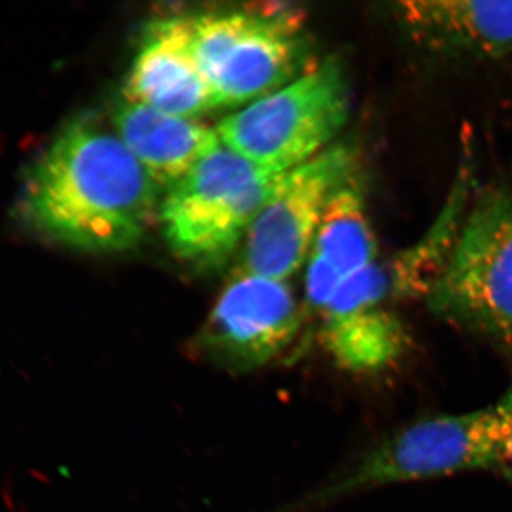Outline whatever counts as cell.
Wrapping results in <instances>:
<instances>
[{"label":"cell","mask_w":512,"mask_h":512,"mask_svg":"<svg viewBox=\"0 0 512 512\" xmlns=\"http://www.w3.org/2000/svg\"><path fill=\"white\" fill-rule=\"evenodd\" d=\"M424 299L443 322L512 352V185H493L471 202Z\"/></svg>","instance_id":"cell-3"},{"label":"cell","mask_w":512,"mask_h":512,"mask_svg":"<svg viewBox=\"0 0 512 512\" xmlns=\"http://www.w3.org/2000/svg\"><path fill=\"white\" fill-rule=\"evenodd\" d=\"M389 8L407 40L431 55L491 60L512 52V0H407Z\"/></svg>","instance_id":"cell-11"},{"label":"cell","mask_w":512,"mask_h":512,"mask_svg":"<svg viewBox=\"0 0 512 512\" xmlns=\"http://www.w3.org/2000/svg\"><path fill=\"white\" fill-rule=\"evenodd\" d=\"M111 119L121 143L160 188H170L222 146L217 128L124 97Z\"/></svg>","instance_id":"cell-12"},{"label":"cell","mask_w":512,"mask_h":512,"mask_svg":"<svg viewBox=\"0 0 512 512\" xmlns=\"http://www.w3.org/2000/svg\"><path fill=\"white\" fill-rule=\"evenodd\" d=\"M303 311L286 281L238 271L191 342L195 359L229 372L274 365L295 348Z\"/></svg>","instance_id":"cell-8"},{"label":"cell","mask_w":512,"mask_h":512,"mask_svg":"<svg viewBox=\"0 0 512 512\" xmlns=\"http://www.w3.org/2000/svg\"><path fill=\"white\" fill-rule=\"evenodd\" d=\"M194 52L218 109L247 106L315 66L306 13L286 3L190 15Z\"/></svg>","instance_id":"cell-2"},{"label":"cell","mask_w":512,"mask_h":512,"mask_svg":"<svg viewBox=\"0 0 512 512\" xmlns=\"http://www.w3.org/2000/svg\"><path fill=\"white\" fill-rule=\"evenodd\" d=\"M494 407L497 414L494 471L512 484V384Z\"/></svg>","instance_id":"cell-15"},{"label":"cell","mask_w":512,"mask_h":512,"mask_svg":"<svg viewBox=\"0 0 512 512\" xmlns=\"http://www.w3.org/2000/svg\"><path fill=\"white\" fill-rule=\"evenodd\" d=\"M387 269L379 264L350 276L322 313L319 339L336 365L355 373L379 372L409 348V333L389 308Z\"/></svg>","instance_id":"cell-9"},{"label":"cell","mask_w":512,"mask_h":512,"mask_svg":"<svg viewBox=\"0 0 512 512\" xmlns=\"http://www.w3.org/2000/svg\"><path fill=\"white\" fill-rule=\"evenodd\" d=\"M282 174L249 163L222 144L161 198L158 221L173 254L200 268L227 261Z\"/></svg>","instance_id":"cell-5"},{"label":"cell","mask_w":512,"mask_h":512,"mask_svg":"<svg viewBox=\"0 0 512 512\" xmlns=\"http://www.w3.org/2000/svg\"><path fill=\"white\" fill-rule=\"evenodd\" d=\"M357 150L335 143L279 178L244 239L239 271L286 281L308 262L333 191L357 170Z\"/></svg>","instance_id":"cell-7"},{"label":"cell","mask_w":512,"mask_h":512,"mask_svg":"<svg viewBox=\"0 0 512 512\" xmlns=\"http://www.w3.org/2000/svg\"><path fill=\"white\" fill-rule=\"evenodd\" d=\"M497 414L494 404L470 413L416 421L367 451L355 466L309 497V504L403 481L470 470L494 471Z\"/></svg>","instance_id":"cell-6"},{"label":"cell","mask_w":512,"mask_h":512,"mask_svg":"<svg viewBox=\"0 0 512 512\" xmlns=\"http://www.w3.org/2000/svg\"><path fill=\"white\" fill-rule=\"evenodd\" d=\"M343 282L345 279L328 262L318 255H309L305 282L306 301L313 312L322 315Z\"/></svg>","instance_id":"cell-14"},{"label":"cell","mask_w":512,"mask_h":512,"mask_svg":"<svg viewBox=\"0 0 512 512\" xmlns=\"http://www.w3.org/2000/svg\"><path fill=\"white\" fill-rule=\"evenodd\" d=\"M311 254L328 262L345 281L377 264L379 245L359 168L329 198Z\"/></svg>","instance_id":"cell-13"},{"label":"cell","mask_w":512,"mask_h":512,"mask_svg":"<svg viewBox=\"0 0 512 512\" xmlns=\"http://www.w3.org/2000/svg\"><path fill=\"white\" fill-rule=\"evenodd\" d=\"M349 114L345 67L338 57L329 56L293 82L225 117L215 128L229 150L281 174L332 147Z\"/></svg>","instance_id":"cell-4"},{"label":"cell","mask_w":512,"mask_h":512,"mask_svg":"<svg viewBox=\"0 0 512 512\" xmlns=\"http://www.w3.org/2000/svg\"><path fill=\"white\" fill-rule=\"evenodd\" d=\"M160 202V185L117 134L84 114L36 158L18 210L42 237L92 254H117L146 238Z\"/></svg>","instance_id":"cell-1"},{"label":"cell","mask_w":512,"mask_h":512,"mask_svg":"<svg viewBox=\"0 0 512 512\" xmlns=\"http://www.w3.org/2000/svg\"><path fill=\"white\" fill-rule=\"evenodd\" d=\"M123 97L184 119L218 109L195 56L190 15L168 16L147 26Z\"/></svg>","instance_id":"cell-10"}]
</instances>
